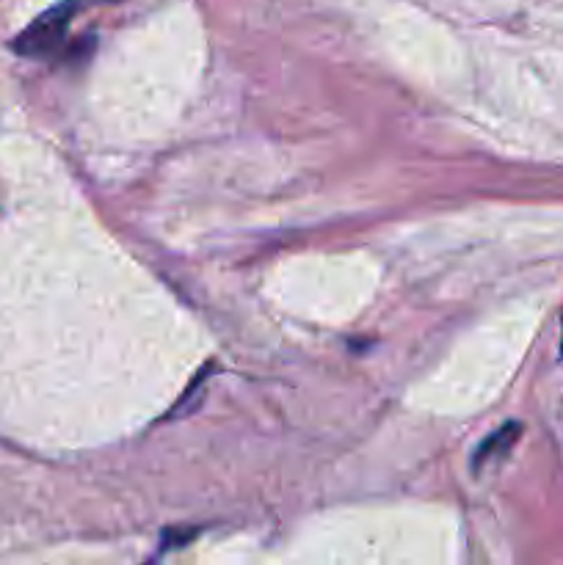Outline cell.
Returning a JSON list of instances; mask_svg holds the SVG:
<instances>
[{
	"instance_id": "obj_1",
	"label": "cell",
	"mask_w": 563,
	"mask_h": 565,
	"mask_svg": "<svg viewBox=\"0 0 563 565\" xmlns=\"http://www.w3.org/2000/svg\"><path fill=\"white\" fill-rule=\"evenodd\" d=\"M77 0H66V3L53 6L44 14H39L20 36L14 39L11 47L17 50L25 58H42V55H50L53 50L61 47L66 31H70V22L77 11Z\"/></svg>"
},
{
	"instance_id": "obj_2",
	"label": "cell",
	"mask_w": 563,
	"mask_h": 565,
	"mask_svg": "<svg viewBox=\"0 0 563 565\" xmlns=\"http://www.w3.org/2000/svg\"><path fill=\"white\" fill-rule=\"evenodd\" d=\"M517 436H519V425H513V423L506 425V428L495 430V434H491L489 439L478 447V452H475V469L486 467L489 461H497V458L506 456V452L511 450L513 441H517Z\"/></svg>"
}]
</instances>
